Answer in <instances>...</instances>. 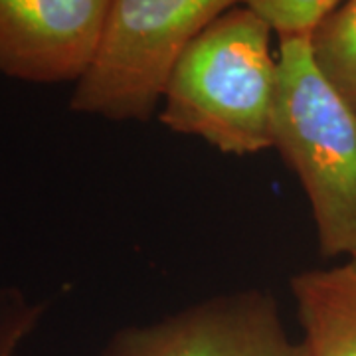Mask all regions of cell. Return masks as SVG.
<instances>
[{"label":"cell","mask_w":356,"mask_h":356,"mask_svg":"<svg viewBox=\"0 0 356 356\" xmlns=\"http://www.w3.org/2000/svg\"><path fill=\"white\" fill-rule=\"evenodd\" d=\"M99 356H307L266 289L220 293L145 325L121 327Z\"/></svg>","instance_id":"4"},{"label":"cell","mask_w":356,"mask_h":356,"mask_svg":"<svg viewBox=\"0 0 356 356\" xmlns=\"http://www.w3.org/2000/svg\"><path fill=\"white\" fill-rule=\"evenodd\" d=\"M271 140L305 191L323 257H356V115L321 74L309 36H280Z\"/></svg>","instance_id":"2"},{"label":"cell","mask_w":356,"mask_h":356,"mask_svg":"<svg viewBox=\"0 0 356 356\" xmlns=\"http://www.w3.org/2000/svg\"><path fill=\"white\" fill-rule=\"evenodd\" d=\"M307 356H356V257L291 277Z\"/></svg>","instance_id":"6"},{"label":"cell","mask_w":356,"mask_h":356,"mask_svg":"<svg viewBox=\"0 0 356 356\" xmlns=\"http://www.w3.org/2000/svg\"><path fill=\"white\" fill-rule=\"evenodd\" d=\"M344 0H242L266 18L280 36H309L315 26Z\"/></svg>","instance_id":"8"},{"label":"cell","mask_w":356,"mask_h":356,"mask_svg":"<svg viewBox=\"0 0 356 356\" xmlns=\"http://www.w3.org/2000/svg\"><path fill=\"white\" fill-rule=\"evenodd\" d=\"M242 0H111L102 44L70 109L107 121H149L178 56Z\"/></svg>","instance_id":"3"},{"label":"cell","mask_w":356,"mask_h":356,"mask_svg":"<svg viewBox=\"0 0 356 356\" xmlns=\"http://www.w3.org/2000/svg\"><path fill=\"white\" fill-rule=\"evenodd\" d=\"M46 309L44 301H30L18 287H0V356L18 355Z\"/></svg>","instance_id":"9"},{"label":"cell","mask_w":356,"mask_h":356,"mask_svg":"<svg viewBox=\"0 0 356 356\" xmlns=\"http://www.w3.org/2000/svg\"><path fill=\"white\" fill-rule=\"evenodd\" d=\"M321 74L356 115V0H344L309 34Z\"/></svg>","instance_id":"7"},{"label":"cell","mask_w":356,"mask_h":356,"mask_svg":"<svg viewBox=\"0 0 356 356\" xmlns=\"http://www.w3.org/2000/svg\"><path fill=\"white\" fill-rule=\"evenodd\" d=\"M111 0H0V74L77 83L93 64Z\"/></svg>","instance_id":"5"},{"label":"cell","mask_w":356,"mask_h":356,"mask_svg":"<svg viewBox=\"0 0 356 356\" xmlns=\"http://www.w3.org/2000/svg\"><path fill=\"white\" fill-rule=\"evenodd\" d=\"M273 34L266 18L245 4L218 16L172 65L159 121L220 153L242 156L271 149L277 88Z\"/></svg>","instance_id":"1"}]
</instances>
